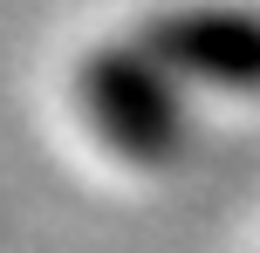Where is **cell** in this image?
Returning a JSON list of instances; mask_svg holds the SVG:
<instances>
[{
    "label": "cell",
    "instance_id": "obj_1",
    "mask_svg": "<svg viewBox=\"0 0 260 253\" xmlns=\"http://www.w3.org/2000/svg\"><path fill=\"white\" fill-rule=\"evenodd\" d=\"M82 103H89L96 130L130 158H165L171 151L178 117H171L165 89L151 82V68L137 55H89L82 62Z\"/></svg>",
    "mask_w": 260,
    "mask_h": 253
},
{
    "label": "cell",
    "instance_id": "obj_2",
    "mask_svg": "<svg viewBox=\"0 0 260 253\" xmlns=\"http://www.w3.org/2000/svg\"><path fill=\"white\" fill-rule=\"evenodd\" d=\"M151 55L226 89H260V21L253 14H178L151 27Z\"/></svg>",
    "mask_w": 260,
    "mask_h": 253
}]
</instances>
